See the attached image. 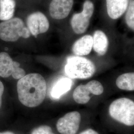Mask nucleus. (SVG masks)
Masks as SVG:
<instances>
[{
  "label": "nucleus",
  "mask_w": 134,
  "mask_h": 134,
  "mask_svg": "<svg viewBox=\"0 0 134 134\" xmlns=\"http://www.w3.org/2000/svg\"><path fill=\"white\" fill-rule=\"evenodd\" d=\"M46 82L41 75L31 73L19 79L17 91L19 101L28 107L40 105L46 95Z\"/></svg>",
  "instance_id": "obj_1"
},
{
  "label": "nucleus",
  "mask_w": 134,
  "mask_h": 134,
  "mask_svg": "<svg viewBox=\"0 0 134 134\" xmlns=\"http://www.w3.org/2000/svg\"><path fill=\"white\" fill-rule=\"evenodd\" d=\"M65 72L71 79H86L93 76L96 67L93 63L86 58L72 56L67 58Z\"/></svg>",
  "instance_id": "obj_2"
},
{
  "label": "nucleus",
  "mask_w": 134,
  "mask_h": 134,
  "mask_svg": "<svg viewBox=\"0 0 134 134\" xmlns=\"http://www.w3.org/2000/svg\"><path fill=\"white\" fill-rule=\"evenodd\" d=\"M31 34L23 19L13 18L0 23V39L5 42H13L20 38H29Z\"/></svg>",
  "instance_id": "obj_3"
},
{
  "label": "nucleus",
  "mask_w": 134,
  "mask_h": 134,
  "mask_svg": "<svg viewBox=\"0 0 134 134\" xmlns=\"http://www.w3.org/2000/svg\"><path fill=\"white\" fill-rule=\"evenodd\" d=\"M110 116L114 120L128 126L134 125V102L127 98L117 99L109 108Z\"/></svg>",
  "instance_id": "obj_4"
},
{
  "label": "nucleus",
  "mask_w": 134,
  "mask_h": 134,
  "mask_svg": "<svg viewBox=\"0 0 134 134\" xmlns=\"http://www.w3.org/2000/svg\"><path fill=\"white\" fill-rule=\"evenodd\" d=\"M94 10L93 3L90 0H86L83 3L82 12L72 15L71 20V25L75 34H81L86 31L90 25Z\"/></svg>",
  "instance_id": "obj_5"
},
{
  "label": "nucleus",
  "mask_w": 134,
  "mask_h": 134,
  "mask_svg": "<svg viewBox=\"0 0 134 134\" xmlns=\"http://www.w3.org/2000/svg\"><path fill=\"white\" fill-rule=\"evenodd\" d=\"M25 76V71L20 67V64L14 61L8 53H0V77L7 78L12 76L19 80Z\"/></svg>",
  "instance_id": "obj_6"
},
{
  "label": "nucleus",
  "mask_w": 134,
  "mask_h": 134,
  "mask_svg": "<svg viewBox=\"0 0 134 134\" xmlns=\"http://www.w3.org/2000/svg\"><path fill=\"white\" fill-rule=\"evenodd\" d=\"M104 91V88L100 82L92 80L87 84L80 85L75 88L72 94L74 100L79 104H86L91 99L90 94L99 96Z\"/></svg>",
  "instance_id": "obj_7"
},
{
  "label": "nucleus",
  "mask_w": 134,
  "mask_h": 134,
  "mask_svg": "<svg viewBox=\"0 0 134 134\" xmlns=\"http://www.w3.org/2000/svg\"><path fill=\"white\" fill-rule=\"evenodd\" d=\"M81 115L77 111L69 112L58 120L56 128L61 134H76L80 128Z\"/></svg>",
  "instance_id": "obj_8"
},
{
  "label": "nucleus",
  "mask_w": 134,
  "mask_h": 134,
  "mask_svg": "<svg viewBox=\"0 0 134 134\" xmlns=\"http://www.w3.org/2000/svg\"><path fill=\"white\" fill-rule=\"evenodd\" d=\"M26 26L31 35L37 37L39 34H45L48 31L50 23L45 14L40 12H36L27 16Z\"/></svg>",
  "instance_id": "obj_9"
},
{
  "label": "nucleus",
  "mask_w": 134,
  "mask_h": 134,
  "mask_svg": "<svg viewBox=\"0 0 134 134\" xmlns=\"http://www.w3.org/2000/svg\"><path fill=\"white\" fill-rule=\"evenodd\" d=\"M74 0H52L49 7V12L53 19H66L72 10Z\"/></svg>",
  "instance_id": "obj_10"
},
{
  "label": "nucleus",
  "mask_w": 134,
  "mask_h": 134,
  "mask_svg": "<svg viewBox=\"0 0 134 134\" xmlns=\"http://www.w3.org/2000/svg\"><path fill=\"white\" fill-rule=\"evenodd\" d=\"M130 0H106L107 13L110 19H117L125 13Z\"/></svg>",
  "instance_id": "obj_11"
},
{
  "label": "nucleus",
  "mask_w": 134,
  "mask_h": 134,
  "mask_svg": "<svg viewBox=\"0 0 134 134\" xmlns=\"http://www.w3.org/2000/svg\"><path fill=\"white\" fill-rule=\"evenodd\" d=\"M93 39L91 35H86L77 40L72 46V51L77 56H84L91 52Z\"/></svg>",
  "instance_id": "obj_12"
},
{
  "label": "nucleus",
  "mask_w": 134,
  "mask_h": 134,
  "mask_svg": "<svg viewBox=\"0 0 134 134\" xmlns=\"http://www.w3.org/2000/svg\"><path fill=\"white\" fill-rule=\"evenodd\" d=\"M92 48L99 56L105 54L109 46V41L105 34L102 31L96 30L92 36Z\"/></svg>",
  "instance_id": "obj_13"
},
{
  "label": "nucleus",
  "mask_w": 134,
  "mask_h": 134,
  "mask_svg": "<svg viewBox=\"0 0 134 134\" xmlns=\"http://www.w3.org/2000/svg\"><path fill=\"white\" fill-rule=\"evenodd\" d=\"M72 81L68 77H63L59 79L53 86L51 96L54 99H59L61 96L67 93L71 88Z\"/></svg>",
  "instance_id": "obj_14"
},
{
  "label": "nucleus",
  "mask_w": 134,
  "mask_h": 134,
  "mask_svg": "<svg viewBox=\"0 0 134 134\" xmlns=\"http://www.w3.org/2000/svg\"><path fill=\"white\" fill-rule=\"evenodd\" d=\"M15 7V0H0V20L5 21L12 19Z\"/></svg>",
  "instance_id": "obj_15"
},
{
  "label": "nucleus",
  "mask_w": 134,
  "mask_h": 134,
  "mask_svg": "<svg viewBox=\"0 0 134 134\" xmlns=\"http://www.w3.org/2000/svg\"><path fill=\"white\" fill-rule=\"evenodd\" d=\"M116 84L121 90L134 91V72H128L120 75L116 79Z\"/></svg>",
  "instance_id": "obj_16"
},
{
  "label": "nucleus",
  "mask_w": 134,
  "mask_h": 134,
  "mask_svg": "<svg viewBox=\"0 0 134 134\" xmlns=\"http://www.w3.org/2000/svg\"><path fill=\"white\" fill-rule=\"evenodd\" d=\"M125 21L127 26L132 30H134V1L130 0L127 9L126 11Z\"/></svg>",
  "instance_id": "obj_17"
},
{
  "label": "nucleus",
  "mask_w": 134,
  "mask_h": 134,
  "mask_svg": "<svg viewBox=\"0 0 134 134\" xmlns=\"http://www.w3.org/2000/svg\"><path fill=\"white\" fill-rule=\"evenodd\" d=\"M31 134H55L51 128L47 125H42L34 129Z\"/></svg>",
  "instance_id": "obj_18"
},
{
  "label": "nucleus",
  "mask_w": 134,
  "mask_h": 134,
  "mask_svg": "<svg viewBox=\"0 0 134 134\" xmlns=\"http://www.w3.org/2000/svg\"><path fill=\"white\" fill-rule=\"evenodd\" d=\"M4 92V86L3 82L0 81V108L2 104V96Z\"/></svg>",
  "instance_id": "obj_19"
},
{
  "label": "nucleus",
  "mask_w": 134,
  "mask_h": 134,
  "mask_svg": "<svg viewBox=\"0 0 134 134\" xmlns=\"http://www.w3.org/2000/svg\"><path fill=\"white\" fill-rule=\"evenodd\" d=\"M79 134H99V133L96 132L95 130L92 129H87L86 130Z\"/></svg>",
  "instance_id": "obj_20"
},
{
  "label": "nucleus",
  "mask_w": 134,
  "mask_h": 134,
  "mask_svg": "<svg viewBox=\"0 0 134 134\" xmlns=\"http://www.w3.org/2000/svg\"><path fill=\"white\" fill-rule=\"evenodd\" d=\"M0 134H14L13 133L11 132H5L4 133H1Z\"/></svg>",
  "instance_id": "obj_21"
}]
</instances>
